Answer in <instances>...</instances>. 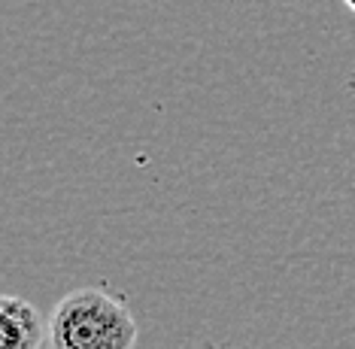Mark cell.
<instances>
[{"instance_id": "6da1fadb", "label": "cell", "mask_w": 355, "mask_h": 349, "mask_svg": "<svg viewBox=\"0 0 355 349\" xmlns=\"http://www.w3.org/2000/svg\"><path fill=\"white\" fill-rule=\"evenodd\" d=\"M140 328L125 301L85 286L64 295L49 319L52 349H134Z\"/></svg>"}, {"instance_id": "7a4b0ae2", "label": "cell", "mask_w": 355, "mask_h": 349, "mask_svg": "<svg viewBox=\"0 0 355 349\" xmlns=\"http://www.w3.org/2000/svg\"><path fill=\"white\" fill-rule=\"evenodd\" d=\"M49 328L25 298H0V349H43Z\"/></svg>"}, {"instance_id": "3957f363", "label": "cell", "mask_w": 355, "mask_h": 349, "mask_svg": "<svg viewBox=\"0 0 355 349\" xmlns=\"http://www.w3.org/2000/svg\"><path fill=\"white\" fill-rule=\"evenodd\" d=\"M343 3H346V6H349V10H352V12H355V0H343Z\"/></svg>"}]
</instances>
